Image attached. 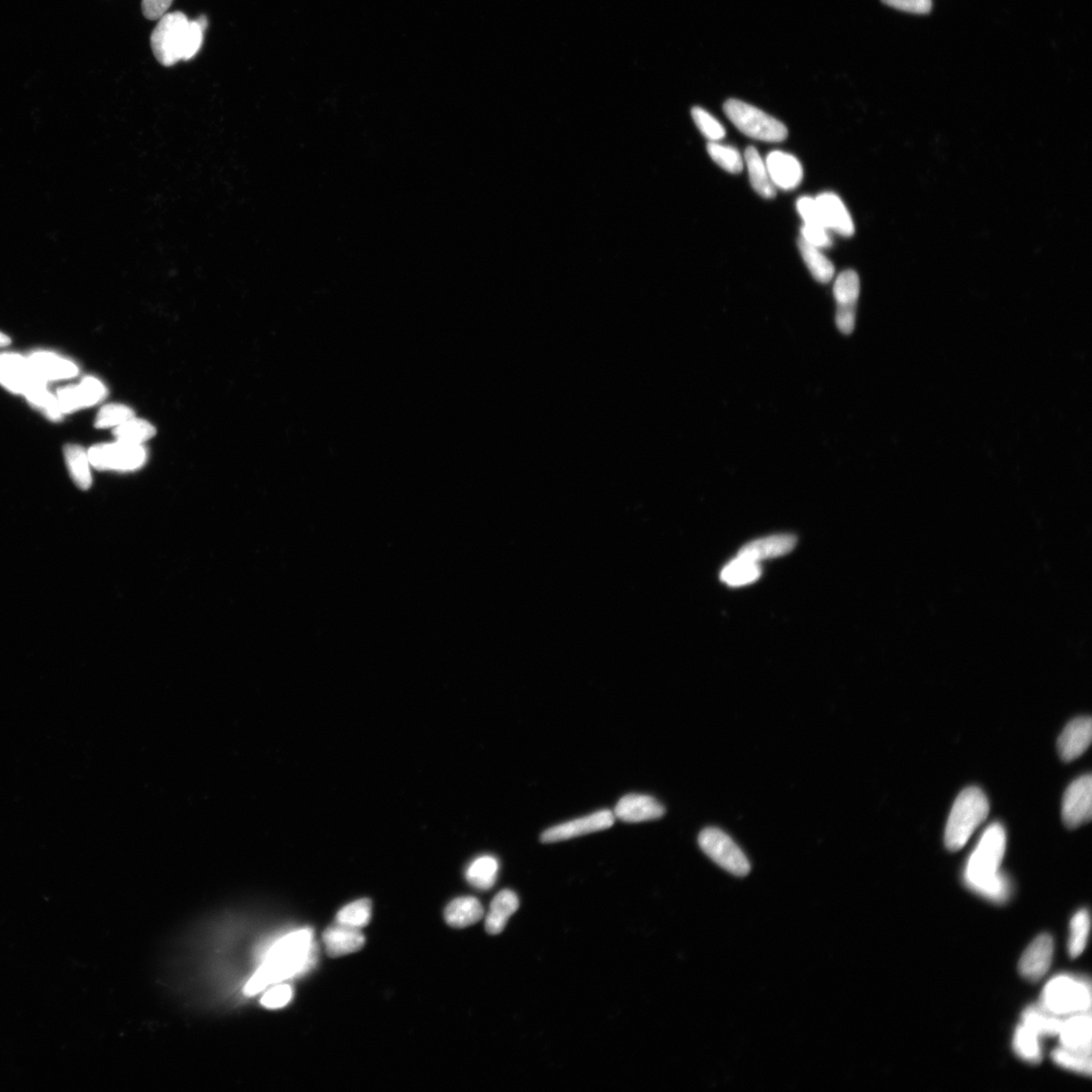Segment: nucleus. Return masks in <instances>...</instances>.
<instances>
[{"label":"nucleus","instance_id":"f257e3e1","mask_svg":"<svg viewBox=\"0 0 1092 1092\" xmlns=\"http://www.w3.org/2000/svg\"><path fill=\"white\" fill-rule=\"evenodd\" d=\"M316 955L311 930L302 929L285 934L266 952L264 963L246 984V995H257L270 984L308 971L315 964Z\"/></svg>","mask_w":1092,"mask_h":1092},{"label":"nucleus","instance_id":"f03ea898","mask_svg":"<svg viewBox=\"0 0 1092 1092\" xmlns=\"http://www.w3.org/2000/svg\"><path fill=\"white\" fill-rule=\"evenodd\" d=\"M1006 848L1005 827L992 824L983 833L969 858L964 878L968 888L993 902L1004 903L1011 895V883L1000 872Z\"/></svg>","mask_w":1092,"mask_h":1092},{"label":"nucleus","instance_id":"7ed1b4c3","mask_svg":"<svg viewBox=\"0 0 1092 1092\" xmlns=\"http://www.w3.org/2000/svg\"><path fill=\"white\" fill-rule=\"evenodd\" d=\"M987 795L977 787H969L961 792L952 808L948 819L945 844L948 850L957 852L964 847L977 828L984 823L989 814Z\"/></svg>","mask_w":1092,"mask_h":1092},{"label":"nucleus","instance_id":"20e7f679","mask_svg":"<svg viewBox=\"0 0 1092 1092\" xmlns=\"http://www.w3.org/2000/svg\"><path fill=\"white\" fill-rule=\"evenodd\" d=\"M1090 1006V984L1062 975L1046 985L1040 1006L1050 1014L1062 1016L1087 1013Z\"/></svg>","mask_w":1092,"mask_h":1092},{"label":"nucleus","instance_id":"39448f33","mask_svg":"<svg viewBox=\"0 0 1092 1092\" xmlns=\"http://www.w3.org/2000/svg\"><path fill=\"white\" fill-rule=\"evenodd\" d=\"M724 111L733 124L751 138L776 143L784 141L788 136L783 122L752 104L732 98L725 104Z\"/></svg>","mask_w":1092,"mask_h":1092},{"label":"nucleus","instance_id":"423d86ee","mask_svg":"<svg viewBox=\"0 0 1092 1092\" xmlns=\"http://www.w3.org/2000/svg\"><path fill=\"white\" fill-rule=\"evenodd\" d=\"M190 20L180 12L166 14L151 36L152 51L164 67H172L184 60L185 40Z\"/></svg>","mask_w":1092,"mask_h":1092},{"label":"nucleus","instance_id":"0eeeda50","mask_svg":"<svg viewBox=\"0 0 1092 1092\" xmlns=\"http://www.w3.org/2000/svg\"><path fill=\"white\" fill-rule=\"evenodd\" d=\"M701 850L714 863L730 874L744 877L750 873L751 864L744 852L721 829L708 827L703 829L698 837Z\"/></svg>","mask_w":1092,"mask_h":1092},{"label":"nucleus","instance_id":"6e6552de","mask_svg":"<svg viewBox=\"0 0 1092 1092\" xmlns=\"http://www.w3.org/2000/svg\"><path fill=\"white\" fill-rule=\"evenodd\" d=\"M90 465L100 471L131 472L140 469L146 462L142 446L117 441L104 443L89 449Z\"/></svg>","mask_w":1092,"mask_h":1092},{"label":"nucleus","instance_id":"1a4fd4ad","mask_svg":"<svg viewBox=\"0 0 1092 1092\" xmlns=\"http://www.w3.org/2000/svg\"><path fill=\"white\" fill-rule=\"evenodd\" d=\"M860 294V278L853 270H845L835 279L834 295L836 302L835 324L843 334L849 335L856 326V308Z\"/></svg>","mask_w":1092,"mask_h":1092},{"label":"nucleus","instance_id":"9d476101","mask_svg":"<svg viewBox=\"0 0 1092 1092\" xmlns=\"http://www.w3.org/2000/svg\"><path fill=\"white\" fill-rule=\"evenodd\" d=\"M1092 817V778L1081 776L1070 784L1064 794L1062 819L1066 827L1078 828L1088 824Z\"/></svg>","mask_w":1092,"mask_h":1092},{"label":"nucleus","instance_id":"9b49d317","mask_svg":"<svg viewBox=\"0 0 1092 1092\" xmlns=\"http://www.w3.org/2000/svg\"><path fill=\"white\" fill-rule=\"evenodd\" d=\"M615 816L612 811L604 809L584 817L573 819L546 829L540 836L543 843H556L574 839V837L604 831L613 826Z\"/></svg>","mask_w":1092,"mask_h":1092},{"label":"nucleus","instance_id":"f8f14e48","mask_svg":"<svg viewBox=\"0 0 1092 1092\" xmlns=\"http://www.w3.org/2000/svg\"><path fill=\"white\" fill-rule=\"evenodd\" d=\"M39 383H46L32 372L29 359L14 353L0 355V384L15 393L24 395Z\"/></svg>","mask_w":1092,"mask_h":1092},{"label":"nucleus","instance_id":"ddd939ff","mask_svg":"<svg viewBox=\"0 0 1092 1092\" xmlns=\"http://www.w3.org/2000/svg\"><path fill=\"white\" fill-rule=\"evenodd\" d=\"M1054 941L1049 934H1041L1026 948L1020 960V973L1025 979L1039 981L1052 963Z\"/></svg>","mask_w":1092,"mask_h":1092},{"label":"nucleus","instance_id":"4468645a","mask_svg":"<svg viewBox=\"0 0 1092 1092\" xmlns=\"http://www.w3.org/2000/svg\"><path fill=\"white\" fill-rule=\"evenodd\" d=\"M1092 740V722L1090 717L1073 719L1064 728L1059 736L1057 749L1064 762L1077 760L1088 749Z\"/></svg>","mask_w":1092,"mask_h":1092},{"label":"nucleus","instance_id":"2eb2a0df","mask_svg":"<svg viewBox=\"0 0 1092 1092\" xmlns=\"http://www.w3.org/2000/svg\"><path fill=\"white\" fill-rule=\"evenodd\" d=\"M613 814L626 823H643L661 818L666 809L652 796L629 794L618 801Z\"/></svg>","mask_w":1092,"mask_h":1092},{"label":"nucleus","instance_id":"dca6fc26","mask_svg":"<svg viewBox=\"0 0 1092 1092\" xmlns=\"http://www.w3.org/2000/svg\"><path fill=\"white\" fill-rule=\"evenodd\" d=\"M766 167L774 185L784 191L798 187L803 177L800 162L793 155L773 151L767 156Z\"/></svg>","mask_w":1092,"mask_h":1092},{"label":"nucleus","instance_id":"f3484780","mask_svg":"<svg viewBox=\"0 0 1092 1092\" xmlns=\"http://www.w3.org/2000/svg\"><path fill=\"white\" fill-rule=\"evenodd\" d=\"M323 942L327 954L338 958L356 953L364 948L366 938L361 930L336 923L324 932Z\"/></svg>","mask_w":1092,"mask_h":1092},{"label":"nucleus","instance_id":"a211bd4d","mask_svg":"<svg viewBox=\"0 0 1092 1092\" xmlns=\"http://www.w3.org/2000/svg\"><path fill=\"white\" fill-rule=\"evenodd\" d=\"M826 229L844 237L855 233V225L843 201L833 193L820 194L816 199Z\"/></svg>","mask_w":1092,"mask_h":1092},{"label":"nucleus","instance_id":"6ab92c4d","mask_svg":"<svg viewBox=\"0 0 1092 1092\" xmlns=\"http://www.w3.org/2000/svg\"><path fill=\"white\" fill-rule=\"evenodd\" d=\"M30 366L32 372L39 379L48 381H59L71 379L78 374V368L76 365L68 359L61 358L53 355L51 352H37L29 358Z\"/></svg>","mask_w":1092,"mask_h":1092},{"label":"nucleus","instance_id":"aec40b11","mask_svg":"<svg viewBox=\"0 0 1092 1092\" xmlns=\"http://www.w3.org/2000/svg\"><path fill=\"white\" fill-rule=\"evenodd\" d=\"M796 544H798V539L794 536H773L752 541L745 545L737 555L760 563L767 558L783 556L791 553Z\"/></svg>","mask_w":1092,"mask_h":1092},{"label":"nucleus","instance_id":"412c9836","mask_svg":"<svg viewBox=\"0 0 1092 1092\" xmlns=\"http://www.w3.org/2000/svg\"><path fill=\"white\" fill-rule=\"evenodd\" d=\"M1058 1034L1062 1047L1091 1053L1092 1024L1089 1015H1074L1069 1020L1062 1022Z\"/></svg>","mask_w":1092,"mask_h":1092},{"label":"nucleus","instance_id":"4be33fe9","mask_svg":"<svg viewBox=\"0 0 1092 1092\" xmlns=\"http://www.w3.org/2000/svg\"><path fill=\"white\" fill-rule=\"evenodd\" d=\"M519 908V898L512 890L505 889L499 892L494 899L492 900L488 916L486 917V931L490 934H499L502 933L505 926L517 910Z\"/></svg>","mask_w":1092,"mask_h":1092},{"label":"nucleus","instance_id":"5701e85b","mask_svg":"<svg viewBox=\"0 0 1092 1092\" xmlns=\"http://www.w3.org/2000/svg\"><path fill=\"white\" fill-rule=\"evenodd\" d=\"M484 916L482 903L475 898H458L451 901L446 909L447 923L456 929H464L477 924Z\"/></svg>","mask_w":1092,"mask_h":1092},{"label":"nucleus","instance_id":"b1692460","mask_svg":"<svg viewBox=\"0 0 1092 1092\" xmlns=\"http://www.w3.org/2000/svg\"><path fill=\"white\" fill-rule=\"evenodd\" d=\"M745 158L754 190L763 198H775L776 186L772 182L766 163L763 161L758 150L753 146L746 148Z\"/></svg>","mask_w":1092,"mask_h":1092},{"label":"nucleus","instance_id":"393cba45","mask_svg":"<svg viewBox=\"0 0 1092 1092\" xmlns=\"http://www.w3.org/2000/svg\"><path fill=\"white\" fill-rule=\"evenodd\" d=\"M762 574L760 563L737 555L721 571L722 582L732 587H742L758 581Z\"/></svg>","mask_w":1092,"mask_h":1092},{"label":"nucleus","instance_id":"a878e982","mask_svg":"<svg viewBox=\"0 0 1092 1092\" xmlns=\"http://www.w3.org/2000/svg\"><path fill=\"white\" fill-rule=\"evenodd\" d=\"M499 861L496 857L483 855L475 858L466 868L467 882L480 890H489L495 885L499 873Z\"/></svg>","mask_w":1092,"mask_h":1092},{"label":"nucleus","instance_id":"bb28decb","mask_svg":"<svg viewBox=\"0 0 1092 1092\" xmlns=\"http://www.w3.org/2000/svg\"><path fill=\"white\" fill-rule=\"evenodd\" d=\"M798 245L801 257L816 281L820 284L831 282L835 275V266L832 262L821 253L819 248L804 240L801 236Z\"/></svg>","mask_w":1092,"mask_h":1092},{"label":"nucleus","instance_id":"cd10ccee","mask_svg":"<svg viewBox=\"0 0 1092 1092\" xmlns=\"http://www.w3.org/2000/svg\"><path fill=\"white\" fill-rule=\"evenodd\" d=\"M65 459L71 479L80 490L86 491L92 487L93 478L90 472L88 454L84 447L69 445L64 448Z\"/></svg>","mask_w":1092,"mask_h":1092},{"label":"nucleus","instance_id":"c85d7f7f","mask_svg":"<svg viewBox=\"0 0 1092 1092\" xmlns=\"http://www.w3.org/2000/svg\"><path fill=\"white\" fill-rule=\"evenodd\" d=\"M1023 1024L1036 1032L1040 1037H1054L1060 1032L1062 1021L1041 1006H1033L1024 1013Z\"/></svg>","mask_w":1092,"mask_h":1092},{"label":"nucleus","instance_id":"c756f323","mask_svg":"<svg viewBox=\"0 0 1092 1092\" xmlns=\"http://www.w3.org/2000/svg\"><path fill=\"white\" fill-rule=\"evenodd\" d=\"M1040 1038L1039 1034L1028 1025L1021 1024L1016 1029L1014 1037L1015 1052L1025 1062L1040 1063L1042 1060Z\"/></svg>","mask_w":1092,"mask_h":1092},{"label":"nucleus","instance_id":"7c9ffc66","mask_svg":"<svg viewBox=\"0 0 1092 1092\" xmlns=\"http://www.w3.org/2000/svg\"><path fill=\"white\" fill-rule=\"evenodd\" d=\"M32 406L42 411L43 414L52 421H59L63 416L57 397L46 389V383L34 385L23 395Z\"/></svg>","mask_w":1092,"mask_h":1092},{"label":"nucleus","instance_id":"2f4dec72","mask_svg":"<svg viewBox=\"0 0 1092 1092\" xmlns=\"http://www.w3.org/2000/svg\"><path fill=\"white\" fill-rule=\"evenodd\" d=\"M113 434L119 441L141 446L142 443L155 437L156 429L149 422L135 417L116 427Z\"/></svg>","mask_w":1092,"mask_h":1092},{"label":"nucleus","instance_id":"473e14b6","mask_svg":"<svg viewBox=\"0 0 1092 1092\" xmlns=\"http://www.w3.org/2000/svg\"><path fill=\"white\" fill-rule=\"evenodd\" d=\"M372 919V902L369 899L364 898L350 903V905L343 907L338 916H336V923L356 927V929H363Z\"/></svg>","mask_w":1092,"mask_h":1092},{"label":"nucleus","instance_id":"72a5a7b5","mask_svg":"<svg viewBox=\"0 0 1092 1092\" xmlns=\"http://www.w3.org/2000/svg\"><path fill=\"white\" fill-rule=\"evenodd\" d=\"M1052 1058L1053 1061L1064 1069L1087 1075V1077L1091 1075V1053L1062 1047L1054 1051Z\"/></svg>","mask_w":1092,"mask_h":1092},{"label":"nucleus","instance_id":"f704fd0d","mask_svg":"<svg viewBox=\"0 0 1092 1092\" xmlns=\"http://www.w3.org/2000/svg\"><path fill=\"white\" fill-rule=\"evenodd\" d=\"M708 151L712 160L730 174L737 175L744 168L742 156L735 147L709 142Z\"/></svg>","mask_w":1092,"mask_h":1092},{"label":"nucleus","instance_id":"c9c22d12","mask_svg":"<svg viewBox=\"0 0 1092 1092\" xmlns=\"http://www.w3.org/2000/svg\"><path fill=\"white\" fill-rule=\"evenodd\" d=\"M1090 930V918L1087 911L1082 909L1072 918L1070 925L1069 954L1077 958L1085 951Z\"/></svg>","mask_w":1092,"mask_h":1092},{"label":"nucleus","instance_id":"e433bc0d","mask_svg":"<svg viewBox=\"0 0 1092 1092\" xmlns=\"http://www.w3.org/2000/svg\"><path fill=\"white\" fill-rule=\"evenodd\" d=\"M135 418L134 411L125 405L110 404L103 407L95 419L96 429L118 427Z\"/></svg>","mask_w":1092,"mask_h":1092},{"label":"nucleus","instance_id":"4c0bfd02","mask_svg":"<svg viewBox=\"0 0 1092 1092\" xmlns=\"http://www.w3.org/2000/svg\"><path fill=\"white\" fill-rule=\"evenodd\" d=\"M691 113L696 126L706 138L710 140V142H717L725 138L726 134L725 127L711 113L699 106H695Z\"/></svg>","mask_w":1092,"mask_h":1092},{"label":"nucleus","instance_id":"58836bf2","mask_svg":"<svg viewBox=\"0 0 1092 1092\" xmlns=\"http://www.w3.org/2000/svg\"><path fill=\"white\" fill-rule=\"evenodd\" d=\"M76 392L80 409L94 406L102 401L106 393L104 384L92 376L86 377L80 384L76 385Z\"/></svg>","mask_w":1092,"mask_h":1092},{"label":"nucleus","instance_id":"ea45409f","mask_svg":"<svg viewBox=\"0 0 1092 1092\" xmlns=\"http://www.w3.org/2000/svg\"><path fill=\"white\" fill-rule=\"evenodd\" d=\"M207 27L208 20L205 18V15H201L199 19L191 21L190 24H188L184 54L185 61L193 59L200 51L203 45V32Z\"/></svg>","mask_w":1092,"mask_h":1092},{"label":"nucleus","instance_id":"a19ab883","mask_svg":"<svg viewBox=\"0 0 1092 1092\" xmlns=\"http://www.w3.org/2000/svg\"><path fill=\"white\" fill-rule=\"evenodd\" d=\"M796 207H798L799 215L804 221V225L826 227L818 204L815 199L809 198V196H802L798 201V203H796Z\"/></svg>","mask_w":1092,"mask_h":1092},{"label":"nucleus","instance_id":"79ce46f5","mask_svg":"<svg viewBox=\"0 0 1092 1092\" xmlns=\"http://www.w3.org/2000/svg\"><path fill=\"white\" fill-rule=\"evenodd\" d=\"M827 230L823 226L803 225L801 227V237L804 240H807L817 248H831L833 240Z\"/></svg>","mask_w":1092,"mask_h":1092},{"label":"nucleus","instance_id":"37998d69","mask_svg":"<svg viewBox=\"0 0 1092 1092\" xmlns=\"http://www.w3.org/2000/svg\"><path fill=\"white\" fill-rule=\"evenodd\" d=\"M292 998L293 989L290 985H278L262 997L261 1004L268 1008H281L289 1004Z\"/></svg>","mask_w":1092,"mask_h":1092},{"label":"nucleus","instance_id":"c03bdc74","mask_svg":"<svg viewBox=\"0 0 1092 1092\" xmlns=\"http://www.w3.org/2000/svg\"><path fill=\"white\" fill-rule=\"evenodd\" d=\"M886 5L901 12L926 14L932 11V0H882Z\"/></svg>","mask_w":1092,"mask_h":1092},{"label":"nucleus","instance_id":"a18cd8bd","mask_svg":"<svg viewBox=\"0 0 1092 1092\" xmlns=\"http://www.w3.org/2000/svg\"><path fill=\"white\" fill-rule=\"evenodd\" d=\"M174 0H143L142 11L148 20H158L166 14Z\"/></svg>","mask_w":1092,"mask_h":1092},{"label":"nucleus","instance_id":"49530a36","mask_svg":"<svg viewBox=\"0 0 1092 1092\" xmlns=\"http://www.w3.org/2000/svg\"><path fill=\"white\" fill-rule=\"evenodd\" d=\"M11 344V338L5 334L0 332V347H8Z\"/></svg>","mask_w":1092,"mask_h":1092}]
</instances>
